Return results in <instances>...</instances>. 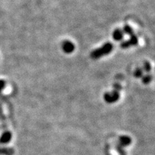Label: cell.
Instances as JSON below:
<instances>
[{
    "label": "cell",
    "mask_w": 155,
    "mask_h": 155,
    "mask_svg": "<svg viewBox=\"0 0 155 155\" xmlns=\"http://www.w3.org/2000/svg\"><path fill=\"white\" fill-rule=\"evenodd\" d=\"M152 81V76L149 73L143 75L142 76V83L144 84H149Z\"/></svg>",
    "instance_id": "cell-9"
},
{
    "label": "cell",
    "mask_w": 155,
    "mask_h": 155,
    "mask_svg": "<svg viewBox=\"0 0 155 155\" xmlns=\"http://www.w3.org/2000/svg\"><path fill=\"white\" fill-rule=\"evenodd\" d=\"M128 42H129V45H130V46H134V45H137V44H138V38H137V36L135 34H134L133 35H131L130 37V38H129V40H128Z\"/></svg>",
    "instance_id": "cell-7"
},
{
    "label": "cell",
    "mask_w": 155,
    "mask_h": 155,
    "mask_svg": "<svg viewBox=\"0 0 155 155\" xmlns=\"http://www.w3.org/2000/svg\"><path fill=\"white\" fill-rule=\"evenodd\" d=\"M113 88H114V91H117V92H119L122 89L121 86L118 83H114V86H113Z\"/></svg>",
    "instance_id": "cell-13"
},
{
    "label": "cell",
    "mask_w": 155,
    "mask_h": 155,
    "mask_svg": "<svg viewBox=\"0 0 155 155\" xmlns=\"http://www.w3.org/2000/svg\"><path fill=\"white\" fill-rule=\"evenodd\" d=\"M62 50L65 53H72L75 50V45L72 42L69 40H65L62 43Z\"/></svg>",
    "instance_id": "cell-3"
},
{
    "label": "cell",
    "mask_w": 155,
    "mask_h": 155,
    "mask_svg": "<svg viewBox=\"0 0 155 155\" xmlns=\"http://www.w3.org/2000/svg\"><path fill=\"white\" fill-rule=\"evenodd\" d=\"M120 95L119 92L116 91H112L111 92H107L104 95V98L106 102L108 104H113L117 101L119 99Z\"/></svg>",
    "instance_id": "cell-2"
},
{
    "label": "cell",
    "mask_w": 155,
    "mask_h": 155,
    "mask_svg": "<svg viewBox=\"0 0 155 155\" xmlns=\"http://www.w3.org/2000/svg\"><path fill=\"white\" fill-rule=\"evenodd\" d=\"M124 32L121 29H116L113 32V38L116 41H121L124 38Z\"/></svg>",
    "instance_id": "cell-5"
},
{
    "label": "cell",
    "mask_w": 155,
    "mask_h": 155,
    "mask_svg": "<svg viewBox=\"0 0 155 155\" xmlns=\"http://www.w3.org/2000/svg\"><path fill=\"white\" fill-rule=\"evenodd\" d=\"M12 137V134L10 131H6L0 137V143L2 144H7L11 141Z\"/></svg>",
    "instance_id": "cell-4"
},
{
    "label": "cell",
    "mask_w": 155,
    "mask_h": 155,
    "mask_svg": "<svg viewBox=\"0 0 155 155\" xmlns=\"http://www.w3.org/2000/svg\"><path fill=\"white\" fill-rule=\"evenodd\" d=\"M151 69H152V66H151V64L149 62H144V64H143L142 70L143 71H145L146 73H150L151 71Z\"/></svg>",
    "instance_id": "cell-10"
},
{
    "label": "cell",
    "mask_w": 155,
    "mask_h": 155,
    "mask_svg": "<svg viewBox=\"0 0 155 155\" xmlns=\"http://www.w3.org/2000/svg\"><path fill=\"white\" fill-rule=\"evenodd\" d=\"M6 82L4 80H0V92L5 88Z\"/></svg>",
    "instance_id": "cell-14"
},
{
    "label": "cell",
    "mask_w": 155,
    "mask_h": 155,
    "mask_svg": "<svg viewBox=\"0 0 155 155\" xmlns=\"http://www.w3.org/2000/svg\"><path fill=\"white\" fill-rule=\"evenodd\" d=\"M130 45H129V42H128V40H126V41H123L121 42V48H123V49H127V48H130Z\"/></svg>",
    "instance_id": "cell-12"
},
{
    "label": "cell",
    "mask_w": 155,
    "mask_h": 155,
    "mask_svg": "<svg viewBox=\"0 0 155 155\" xmlns=\"http://www.w3.org/2000/svg\"><path fill=\"white\" fill-rule=\"evenodd\" d=\"M134 76L136 78H142L143 74H144V71H143L142 68H138L135 70L134 73Z\"/></svg>",
    "instance_id": "cell-11"
},
{
    "label": "cell",
    "mask_w": 155,
    "mask_h": 155,
    "mask_svg": "<svg viewBox=\"0 0 155 155\" xmlns=\"http://www.w3.org/2000/svg\"><path fill=\"white\" fill-rule=\"evenodd\" d=\"M123 32H124V34H127V35H129V36H131V35H133L134 34V31H133V29L131 28L130 26H129V25H125L124 27V28H123Z\"/></svg>",
    "instance_id": "cell-8"
},
{
    "label": "cell",
    "mask_w": 155,
    "mask_h": 155,
    "mask_svg": "<svg viewBox=\"0 0 155 155\" xmlns=\"http://www.w3.org/2000/svg\"><path fill=\"white\" fill-rule=\"evenodd\" d=\"M119 142L122 146L126 147L131 144V139L130 137H128V136H122V137H120Z\"/></svg>",
    "instance_id": "cell-6"
},
{
    "label": "cell",
    "mask_w": 155,
    "mask_h": 155,
    "mask_svg": "<svg viewBox=\"0 0 155 155\" xmlns=\"http://www.w3.org/2000/svg\"><path fill=\"white\" fill-rule=\"evenodd\" d=\"M112 50H113V45L111 42H106L101 48L94 50L91 53V58L94 60L99 59L103 56L107 55L111 53Z\"/></svg>",
    "instance_id": "cell-1"
}]
</instances>
